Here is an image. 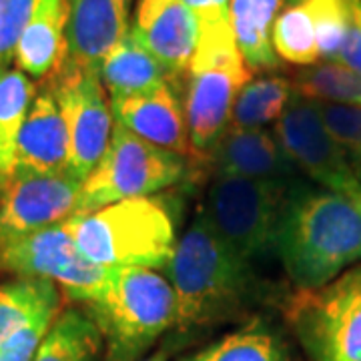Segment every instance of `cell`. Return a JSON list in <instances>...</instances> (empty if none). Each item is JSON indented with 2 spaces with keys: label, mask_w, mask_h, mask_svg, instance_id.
I'll return each mask as SVG.
<instances>
[{
  "label": "cell",
  "mask_w": 361,
  "mask_h": 361,
  "mask_svg": "<svg viewBox=\"0 0 361 361\" xmlns=\"http://www.w3.org/2000/svg\"><path fill=\"white\" fill-rule=\"evenodd\" d=\"M287 319L311 361H361V263L319 289L297 291Z\"/></svg>",
  "instance_id": "ba28073f"
},
{
  "label": "cell",
  "mask_w": 361,
  "mask_h": 361,
  "mask_svg": "<svg viewBox=\"0 0 361 361\" xmlns=\"http://www.w3.org/2000/svg\"><path fill=\"white\" fill-rule=\"evenodd\" d=\"M348 37L334 63L361 75V0H345Z\"/></svg>",
  "instance_id": "4dcf8cb0"
},
{
  "label": "cell",
  "mask_w": 361,
  "mask_h": 361,
  "mask_svg": "<svg viewBox=\"0 0 361 361\" xmlns=\"http://www.w3.org/2000/svg\"><path fill=\"white\" fill-rule=\"evenodd\" d=\"M183 361H289L281 337L265 323L251 322Z\"/></svg>",
  "instance_id": "cb8c5ba5"
},
{
  "label": "cell",
  "mask_w": 361,
  "mask_h": 361,
  "mask_svg": "<svg viewBox=\"0 0 361 361\" xmlns=\"http://www.w3.org/2000/svg\"><path fill=\"white\" fill-rule=\"evenodd\" d=\"M273 133L287 159L303 175L327 191L361 203V177L353 171L343 149L327 133L315 101L293 92Z\"/></svg>",
  "instance_id": "30bf717a"
},
{
  "label": "cell",
  "mask_w": 361,
  "mask_h": 361,
  "mask_svg": "<svg viewBox=\"0 0 361 361\" xmlns=\"http://www.w3.org/2000/svg\"><path fill=\"white\" fill-rule=\"evenodd\" d=\"M99 77L104 90L111 94V101L151 94L169 85L165 71L130 30L104 56L99 68Z\"/></svg>",
  "instance_id": "d6986e66"
},
{
  "label": "cell",
  "mask_w": 361,
  "mask_h": 361,
  "mask_svg": "<svg viewBox=\"0 0 361 361\" xmlns=\"http://www.w3.org/2000/svg\"><path fill=\"white\" fill-rule=\"evenodd\" d=\"M56 315H59V310L42 311L35 319L26 323L25 327L14 331L13 336L0 345V361H35L40 343L49 334Z\"/></svg>",
  "instance_id": "f1b7e54d"
},
{
  "label": "cell",
  "mask_w": 361,
  "mask_h": 361,
  "mask_svg": "<svg viewBox=\"0 0 361 361\" xmlns=\"http://www.w3.org/2000/svg\"><path fill=\"white\" fill-rule=\"evenodd\" d=\"M167 353L165 351H155L153 355H149V357H145V360L141 361H167Z\"/></svg>",
  "instance_id": "d6a6232c"
},
{
  "label": "cell",
  "mask_w": 361,
  "mask_h": 361,
  "mask_svg": "<svg viewBox=\"0 0 361 361\" xmlns=\"http://www.w3.org/2000/svg\"><path fill=\"white\" fill-rule=\"evenodd\" d=\"M209 157L217 175L227 177L287 185L297 171L283 153L275 133L267 129L227 127Z\"/></svg>",
  "instance_id": "9a60e30c"
},
{
  "label": "cell",
  "mask_w": 361,
  "mask_h": 361,
  "mask_svg": "<svg viewBox=\"0 0 361 361\" xmlns=\"http://www.w3.org/2000/svg\"><path fill=\"white\" fill-rule=\"evenodd\" d=\"M0 265L20 279H47L66 295L90 305L104 291L113 267L87 259L61 225L32 233L0 251Z\"/></svg>",
  "instance_id": "9c48e42d"
},
{
  "label": "cell",
  "mask_w": 361,
  "mask_h": 361,
  "mask_svg": "<svg viewBox=\"0 0 361 361\" xmlns=\"http://www.w3.org/2000/svg\"><path fill=\"white\" fill-rule=\"evenodd\" d=\"M197 16L199 28L231 23V0H183Z\"/></svg>",
  "instance_id": "1f68e13d"
},
{
  "label": "cell",
  "mask_w": 361,
  "mask_h": 361,
  "mask_svg": "<svg viewBox=\"0 0 361 361\" xmlns=\"http://www.w3.org/2000/svg\"><path fill=\"white\" fill-rule=\"evenodd\" d=\"M35 97L28 75L11 66L0 68V193L14 177L18 137Z\"/></svg>",
  "instance_id": "44dd1931"
},
{
  "label": "cell",
  "mask_w": 361,
  "mask_h": 361,
  "mask_svg": "<svg viewBox=\"0 0 361 361\" xmlns=\"http://www.w3.org/2000/svg\"><path fill=\"white\" fill-rule=\"evenodd\" d=\"M80 253L103 267L167 269L175 251L173 211L159 197L125 199L63 223Z\"/></svg>",
  "instance_id": "3957f363"
},
{
  "label": "cell",
  "mask_w": 361,
  "mask_h": 361,
  "mask_svg": "<svg viewBox=\"0 0 361 361\" xmlns=\"http://www.w3.org/2000/svg\"><path fill=\"white\" fill-rule=\"evenodd\" d=\"M187 73L185 118L191 151L209 157L229 127L237 94L253 78L231 23L199 28V42Z\"/></svg>",
  "instance_id": "5b68a950"
},
{
  "label": "cell",
  "mask_w": 361,
  "mask_h": 361,
  "mask_svg": "<svg viewBox=\"0 0 361 361\" xmlns=\"http://www.w3.org/2000/svg\"><path fill=\"white\" fill-rule=\"evenodd\" d=\"M66 25L68 0H39L14 51L18 71L35 78L56 77L66 63Z\"/></svg>",
  "instance_id": "ac0fdd59"
},
{
  "label": "cell",
  "mask_w": 361,
  "mask_h": 361,
  "mask_svg": "<svg viewBox=\"0 0 361 361\" xmlns=\"http://www.w3.org/2000/svg\"><path fill=\"white\" fill-rule=\"evenodd\" d=\"M68 130L51 89L40 90L30 104L18 137L14 175L66 173Z\"/></svg>",
  "instance_id": "e0dca14e"
},
{
  "label": "cell",
  "mask_w": 361,
  "mask_h": 361,
  "mask_svg": "<svg viewBox=\"0 0 361 361\" xmlns=\"http://www.w3.org/2000/svg\"><path fill=\"white\" fill-rule=\"evenodd\" d=\"M187 159L137 137L115 123L109 149L82 183L78 213H90L125 199L151 197L183 179Z\"/></svg>",
  "instance_id": "8992f818"
},
{
  "label": "cell",
  "mask_w": 361,
  "mask_h": 361,
  "mask_svg": "<svg viewBox=\"0 0 361 361\" xmlns=\"http://www.w3.org/2000/svg\"><path fill=\"white\" fill-rule=\"evenodd\" d=\"M275 255L297 291L331 283L361 263V203L323 187L289 189Z\"/></svg>",
  "instance_id": "6da1fadb"
},
{
  "label": "cell",
  "mask_w": 361,
  "mask_h": 361,
  "mask_svg": "<svg viewBox=\"0 0 361 361\" xmlns=\"http://www.w3.org/2000/svg\"><path fill=\"white\" fill-rule=\"evenodd\" d=\"M287 185L217 175L207 191L203 215L221 239L249 265L275 253Z\"/></svg>",
  "instance_id": "52a82bcc"
},
{
  "label": "cell",
  "mask_w": 361,
  "mask_h": 361,
  "mask_svg": "<svg viewBox=\"0 0 361 361\" xmlns=\"http://www.w3.org/2000/svg\"><path fill=\"white\" fill-rule=\"evenodd\" d=\"M82 180L68 173L14 175L0 193V251L78 213Z\"/></svg>",
  "instance_id": "7c38bea8"
},
{
  "label": "cell",
  "mask_w": 361,
  "mask_h": 361,
  "mask_svg": "<svg viewBox=\"0 0 361 361\" xmlns=\"http://www.w3.org/2000/svg\"><path fill=\"white\" fill-rule=\"evenodd\" d=\"M133 0H68L66 63L99 73L104 56L129 35Z\"/></svg>",
  "instance_id": "5bb4252c"
},
{
  "label": "cell",
  "mask_w": 361,
  "mask_h": 361,
  "mask_svg": "<svg viewBox=\"0 0 361 361\" xmlns=\"http://www.w3.org/2000/svg\"><path fill=\"white\" fill-rule=\"evenodd\" d=\"M111 113L115 123L127 127L145 141L183 157L193 153L185 109L169 85L151 94L113 99Z\"/></svg>",
  "instance_id": "2e32d148"
},
{
  "label": "cell",
  "mask_w": 361,
  "mask_h": 361,
  "mask_svg": "<svg viewBox=\"0 0 361 361\" xmlns=\"http://www.w3.org/2000/svg\"><path fill=\"white\" fill-rule=\"evenodd\" d=\"M313 101V99H311ZM319 118L349 161L361 163V106L315 101Z\"/></svg>",
  "instance_id": "83f0119b"
},
{
  "label": "cell",
  "mask_w": 361,
  "mask_h": 361,
  "mask_svg": "<svg viewBox=\"0 0 361 361\" xmlns=\"http://www.w3.org/2000/svg\"><path fill=\"white\" fill-rule=\"evenodd\" d=\"M281 4L283 0H231L233 32L251 73H265L279 66L271 30Z\"/></svg>",
  "instance_id": "ffe728a7"
},
{
  "label": "cell",
  "mask_w": 361,
  "mask_h": 361,
  "mask_svg": "<svg viewBox=\"0 0 361 361\" xmlns=\"http://www.w3.org/2000/svg\"><path fill=\"white\" fill-rule=\"evenodd\" d=\"M295 92L313 101L361 106V75L337 63H322L301 68L291 82Z\"/></svg>",
  "instance_id": "4316f807"
},
{
  "label": "cell",
  "mask_w": 361,
  "mask_h": 361,
  "mask_svg": "<svg viewBox=\"0 0 361 361\" xmlns=\"http://www.w3.org/2000/svg\"><path fill=\"white\" fill-rule=\"evenodd\" d=\"M130 32L153 54L169 80L189 71L199 23L183 0H139Z\"/></svg>",
  "instance_id": "4fadbf2b"
},
{
  "label": "cell",
  "mask_w": 361,
  "mask_h": 361,
  "mask_svg": "<svg viewBox=\"0 0 361 361\" xmlns=\"http://www.w3.org/2000/svg\"><path fill=\"white\" fill-rule=\"evenodd\" d=\"M101 327L106 361H141L159 337L177 325V297L163 275L116 267L104 291L87 305Z\"/></svg>",
  "instance_id": "277c9868"
},
{
  "label": "cell",
  "mask_w": 361,
  "mask_h": 361,
  "mask_svg": "<svg viewBox=\"0 0 361 361\" xmlns=\"http://www.w3.org/2000/svg\"><path fill=\"white\" fill-rule=\"evenodd\" d=\"M293 92V85L283 77L251 78L235 99L229 127L265 129L271 123H277Z\"/></svg>",
  "instance_id": "603a6c76"
},
{
  "label": "cell",
  "mask_w": 361,
  "mask_h": 361,
  "mask_svg": "<svg viewBox=\"0 0 361 361\" xmlns=\"http://www.w3.org/2000/svg\"><path fill=\"white\" fill-rule=\"evenodd\" d=\"M177 325H205L237 311L253 293V265L221 239L203 213L183 233L167 265Z\"/></svg>",
  "instance_id": "7a4b0ae2"
},
{
  "label": "cell",
  "mask_w": 361,
  "mask_h": 361,
  "mask_svg": "<svg viewBox=\"0 0 361 361\" xmlns=\"http://www.w3.org/2000/svg\"><path fill=\"white\" fill-rule=\"evenodd\" d=\"M271 42L275 54L287 61L289 65L303 68L317 65L319 51L315 23L305 2L293 4L277 16L271 30Z\"/></svg>",
  "instance_id": "484cf974"
},
{
  "label": "cell",
  "mask_w": 361,
  "mask_h": 361,
  "mask_svg": "<svg viewBox=\"0 0 361 361\" xmlns=\"http://www.w3.org/2000/svg\"><path fill=\"white\" fill-rule=\"evenodd\" d=\"M68 130L66 173L82 180L92 173L109 149L115 118L99 73L65 63L51 87Z\"/></svg>",
  "instance_id": "8fae6325"
},
{
  "label": "cell",
  "mask_w": 361,
  "mask_h": 361,
  "mask_svg": "<svg viewBox=\"0 0 361 361\" xmlns=\"http://www.w3.org/2000/svg\"><path fill=\"white\" fill-rule=\"evenodd\" d=\"M104 348L101 327L87 310H66L56 315L35 361H99Z\"/></svg>",
  "instance_id": "7402d4cb"
},
{
  "label": "cell",
  "mask_w": 361,
  "mask_h": 361,
  "mask_svg": "<svg viewBox=\"0 0 361 361\" xmlns=\"http://www.w3.org/2000/svg\"><path fill=\"white\" fill-rule=\"evenodd\" d=\"M61 295L47 279H16L0 283V345L39 313L59 310Z\"/></svg>",
  "instance_id": "d4e9b609"
},
{
  "label": "cell",
  "mask_w": 361,
  "mask_h": 361,
  "mask_svg": "<svg viewBox=\"0 0 361 361\" xmlns=\"http://www.w3.org/2000/svg\"><path fill=\"white\" fill-rule=\"evenodd\" d=\"M285 2H289V4L293 6V4H299V2H303V0H285Z\"/></svg>",
  "instance_id": "836d02e7"
},
{
  "label": "cell",
  "mask_w": 361,
  "mask_h": 361,
  "mask_svg": "<svg viewBox=\"0 0 361 361\" xmlns=\"http://www.w3.org/2000/svg\"><path fill=\"white\" fill-rule=\"evenodd\" d=\"M39 0H0V68L14 59L18 39Z\"/></svg>",
  "instance_id": "f546056e"
}]
</instances>
